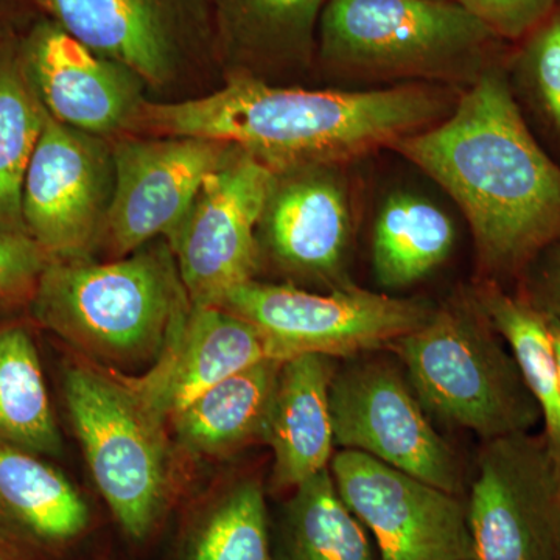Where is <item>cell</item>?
<instances>
[{"label":"cell","instance_id":"obj_3","mask_svg":"<svg viewBox=\"0 0 560 560\" xmlns=\"http://www.w3.org/2000/svg\"><path fill=\"white\" fill-rule=\"evenodd\" d=\"M190 308L171 246L162 242L108 264L51 260L28 311L88 360L119 372L151 370Z\"/></svg>","mask_w":560,"mask_h":560},{"label":"cell","instance_id":"obj_14","mask_svg":"<svg viewBox=\"0 0 560 560\" xmlns=\"http://www.w3.org/2000/svg\"><path fill=\"white\" fill-rule=\"evenodd\" d=\"M345 165L318 164L272 172L257 230L261 254L291 279L353 285L348 275L353 208Z\"/></svg>","mask_w":560,"mask_h":560},{"label":"cell","instance_id":"obj_10","mask_svg":"<svg viewBox=\"0 0 560 560\" xmlns=\"http://www.w3.org/2000/svg\"><path fill=\"white\" fill-rule=\"evenodd\" d=\"M116 189L113 139L47 116L25 175V230L54 260H90L108 234Z\"/></svg>","mask_w":560,"mask_h":560},{"label":"cell","instance_id":"obj_26","mask_svg":"<svg viewBox=\"0 0 560 560\" xmlns=\"http://www.w3.org/2000/svg\"><path fill=\"white\" fill-rule=\"evenodd\" d=\"M0 441L39 456L62 451L38 349L22 326L0 329Z\"/></svg>","mask_w":560,"mask_h":560},{"label":"cell","instance_id":"obj_24","mask_svg":"<svg viewBox=\"0 0 560 560\" xmlns=\"http://www.w3.org/2000/svg\"><path fill=\"white\" fill-rule=\"evenodd\" d=\"M480 311L510 346L526 386L539 405L544 434L560 467V383L547 316L526 296L482 279L471 291Z\"/></svg>","mask_w":560,"mask_h":560},{"label":"cell","instance_id":"obj_12","mask_svg":"<svg viewBox=\"0 0 560 560\" xmlns=\"http://www.w3.org/2000/svg\"><path fill=\"white\" fill-rule=\"evenodd\" d=\"M329 469L382 560H474L459 495L361 452H335Z\"/></svg>","mask_w":560,"mask_h":560},{"label":"cell","instance_id":"obj_32","mask_svg":"<svg viewBox=\"0 0 560 560\" xmlns=\"http://www.w3.org/2000/svg\"><path fill=\"white\" fill-rule=\"evenodd\" d=\"M545 316H547L548 331H550L552 350H555L556 366H558L560 383V319L556 318V316L548 315V313H545Z\"/></svg>","mask_w":560,"mask_h":560},{"label":"cell","instance_id":"obj_34","mask_svg":"<svg viewBox=\"0 0 560 560\" xmlns=\"http://www.w3.org/2000/svg\"><path fill=\"white\" fill-rule=\"evenodd\" d=\"M0 560H16V559L9 558V556H5V555H0Z\"/></svg>","mask_w":560,"mask_h":560},{"label":"cell","instance_id":"obj_27","mask_svg":"<svg viewBox=\"0 0 560 560\" xmlns=\"http://www.w3.org/2000/svg\"><path fill=\"white\" fill-rule=\"evenodd\" d=\"M184 560H272L270 517L256 480L232 486L191 530Z\"/></svg>","mask_w":560,"mask_h":560},{"label":"cell","instance_id":"obj_4","mask_svg":"<svg viewBox=\"0 0 560 560\" xmlns=\"http://www.w3.org/2000/svg\"><path fill=\"white\" fill-rule=\"evenodd\" d=\"M503 39L453 0H329L316 60L348 83L466 91L503 65Z\"/></svg>","mask_w":560,"mask_h":560},{"label":"cell","instance_id":"obj_13","mask_svg":"<svg viewBox=\"0 0 560 560\" xmlns=\"http://www.w3.org/2000/svg\"><path fill=\"white\" fill-rule=\"evenodd\" d=\"M116 189L108 220L116 256L135 253L175 231L202 183L241 149L191 136L124 135L113 139Z\"/></svg>","mask_w":560,"mask_h":560},{"label":"cell","instance_id":"obj_16","mask_svg":"<svg viewBox=\"0 0 560 560\" xmlns=\"http://www.w3.org/2000/svg\"><path fill=\"white\" fill-rule=\"evenodd\" d=\"M25 77L47 114L106 139L130 132L149 84L128 66L103 57L57 22H36L20 38Z\"/></svg>","mask_w":560,"mask_h":560},{"label":"cell","instance_id":"obj_23","mask_svg":"<svg viewBox=\"0 0 560 560\" xmlns=\"http://www.w3.org/2000/svg\"><path fill=\"white\" fill-rule=\"evenodd\" d=\"M272 560L382 559L371 534L342 501L327 467L293 489L272 540Z\"/></svg>","mask_w":560,"mask_h":560},{"label":"cell","instance_id":"obj_30","mask_svg":"<svg viewBox=\"0 0 560 560\" xmlns=\"http://www.w3.org/2000/svg\"><path fill=\"white\" fill-rule=\"evenodd\" d=\"M503 40H522L544 24L560 0H453Z\"/></svg>","mask_w":560,"mask_h":560},{"label":"cell","instance_id":"obj_28","mask_svg":"<svg viewBox=\"0 0 560 560\" xmlns=\"http://www.w3.org/2000/svg\"><path fill=\"white\" fill-rule=\"evenodd\" d=\"M523 40L515 58L518 83L560 140V5Z\"/></svg>","mask_w":560,"mask_h":560},{"label":"cell","instance_id":"obj_31","mask_svg":"<svg viewBox=\"0 0 560 560\" xmlns=\"http://www.w3.org/2000/svg\"><path fill=\"white\" fill-rule=\"evenodd\" d=\"M525 275V296L541 312L560 319V242L545 249Z\"/></svg>","mask_w":560,"mask_h":560},{"label":"cell","instance_id":"obj_9","mask_svg":"<svg viewBox=\"0 0 560 560\" xmlns=\"http://www.w3.org/2000/svg\"><path fill=\"white\" fill-rule=\"evenodd\" d=\"M331 427L340 451H355L463 495V460L438 433L407 375L383 360H357L330 385Z\"/></svg>","mask_w":560,"mask_h":560},{"label":"cell","instance_id":"obj_1","mask_svg":"<svg viewBox=\"0 0 560 560\" xmlns=\"http://www.w3.org/2000/svg\"><path fill=\"white\" fill-rule=\"evenodd\" d=\"M463 210L486 280L525 275L560 242V167L523 119L503 65L440 124L390 143Z\"/></svg>","mask_w":560,"mask_h":560},{"label":"cell","instance_id":"obj_25","mask_svg":"<svg viewBox=\"0 0 560 560\" xmlns=\"http://www.w3.org/2000/svg\"><path fill=\"white\" fill-rule=\"evenodd\" d=\"M49 114L25 77L20 38L0 39V232L27 234L22 217L25 175ZM31 237V235H28Z\"/></svg>","mask_w":560,"mask_h":560},{"label":"cell","instance_id":"obj_15","mask_svg":"<svg viewBox=\"0 0 560 560\" xmlns=\"http://www.w3.org/2000/svg\"><path fill=\"white\" fill-rule=\"evenodd\" d=\"M84 46L128 66L154 90L168 86L209 33L205 0H36Z\"/></svg>","mask_w":560,"mask_h":560},{"label":"cell","instance_id":"obj_2","mask_svg":"<svg viewBox=\"0 0 560 560\" xmlns=\"http://www.w3.org/2000/svg\"><path fill=\"white\" fill-rule=\"evenodd\" d=\"M460 94L427 83L302 90L231 73L221 90L202 97L147 101L128 135L221 140L271 172L346 165L440 124Z\"/></svg>","mask_w":560,"mask_h":560},{"label":"cell","instance_id":"obj_18","mask_svg":"<svg viewBox=\"0 0 560 560\" xmlns=\"http://www.w3.org/2000/svg\"><path fill=\"white\" fill-rule=\"evenodd\" d=\"M335 359L301 355L280 366L260 440L272 452V488L293 490L330 466Z\"/></svg>","mask_w":560,"mask_h":560},{"label":"cell","instance_id":"obj_29","mask_svg":"<svg viewBox=\"0 0 560 560\" xmlns=\"http://www.w3.org/2000/svg\"><path fill=\"white\" fill-rule=\"evenodd\" d=\"M51 260L28 235L0 232V315L31 307L40 276Z\"/></svg>","mask_w":560,"mask_h":560},{"label":"cell","instance_id":"obj_19","mask_svg":"<svg viewBox=\"0 0 560 560\" xmlns=\"http://www.w3.org/2000/svg\"><path fill=\"white\" fill-rule=\"evenodd\" d=\"M90 522V506L60 470L0 441V555L61 550Z\"/></svg>","mask_w":560,"mask_h":560},{"label":"cell","instance_id":"obj_11","mask_svg":"<svg viewBox=\"0 0 560 560\" xmlns=\"http://www.w3.org/2000/svg\"><path fill=\"white\" fill-rule=\"evenodd\" d=\"M271 178L270 168L242 151L202 183L165 238L194 307H217L231 290L256 276L257 230Z\"/></svg>","mask_w":560,"mask_h":560},{"label":"cell","instance_id":"obj_5","mask_svg":"<svg viewBox=\"0 0 560 560\" xmlns=\"http://www.w3.org/2000/svg\"><path fill=\"white\" fill-rule=\"evenodd\" d=\"M389 349L430 419L482 441L533 431L541 422L510 346L471 294L436 305L425 324Z\"/></svg>","mask_w":560,"mask_h":560},{"label":"cell","instance_id":"obj_7","mask_svg":"<svg viewBox=\"0 0 560 560\" xmlns=\"http://www.w3.org/2000/svg\"><path fill=\"white\" fill-rule=\"evenodd\" d=\"M217 307L249 323L272 360L301 355L355 359L419 329L436 305L353 285L326 293L253 279Z\"/></svg>","mask_w":560,"mask_h":560},{"label":"cell","instance_id":"obj_8","mask_svg":"<svg viewBox=\"0 0 560 560\" xmlns=\"http://www.w3.org/2000/svg\"><path fill=\"white\" fill-rule=\"evenodd\" d=\"M466 510L474 560H560V467L545 434L485 441Z\"/></svg>","mask_w":560,"mask_h":560},{"label":"cell","instance_id":"obj_22","mask_svg":"<svg viewBox=\"0 0 560 560\" xmlns=\"http://www.w3.org/2000/svg\"><path fill=\"white\" fill-rule=\"evenodd\" d=\"M455 238V224L440 205L412 191L390 195L372 231L375 280L393 291L415 285L444 264Z\"/></svg>","mask_w":560,"mask_h":560},{"label":"cell","instance_id":"obj_6","mask_svg":"<svg viewBox=\"0 0 560 560\" xmlns=\"http://www.w3.org/2000/svg\"><path fill=\"white\" fill-rule=\"evenodd\" d=\"M65 399L103 500L128 537L145 539L171 493L167 419L132 378L90 364L66 371Z\"/></svg>","mask_w":560,"mask_h":560},{"label":"cell","instance_id":"obj_20","mask_svg":"<svg viewBox=\"0 0 560 560\" xmlns=\"http://www.w3.org/2000/svg\"><path fill=\"white\" fill-rule=\"evenodd\" d=\"M329 0H219L217 31L231 73L270 83L316 58L320 16Z\"/></svg>","mask_w":560,"mask_h":560},{"label":"cell","instance_id":"obj_33","mask_svg":"<svg viewBox=\"0 0 560 560\" xmlns=\"http://www.w3.org/2000/svg\"><path fill=\"white\" fill-rule=\"evenodd\" d=\"M10 0H0V39L10 36Z\"/></svg>","mask_w":560,"mask_h":560},{"label":"cell","instance_id":"obj_21","mask_svg":"<svg viewBox=\"0 0 560 560\" xmlns=\"http://www.w3.org/2000/svg\"><path fill=\"white\" fill-rule=\"evenodd\" d=\"M282 363L261 360L176 412L171 422L180 445L195 455L217 456L260 440Z\"/></svg>","mask_w":560,"mask_h":560},{"label":"cell","instance_id":"obj_17","mask_svg":"<svg viewBox=\"0 0 560 560\" xmlns=\"http://www.w3.org/2000/svg\"><path fill=\"white\" fill-rule=\"evenodd\" d=\"M267 359L259 331L245 319L220 307L191 305L167 352L149 374L132 381L171 420L217 383Z\"/></svg>","mask_w":560,"mask_h":560}]
</instances>
